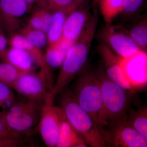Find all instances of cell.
I'll list each match as a JSON object with an SVG mask.
<instances>
[{"mask_svg": "<svg viewBox=\"0 0 147 147\" xmlns=\"http://www.w3.org/2000/svg\"><path fill=\"white\" fill-rule=\"evenodd\" d=\"M146 51L141 50L128 58H121V65L127 80L140 90L147 82Z\"/></svg>", "mask_w": 147, "mask_h": 147, "instance_id": "obj_11", "label": "cell"}, {"mask_svg": "<svg viewBox=\"0 0 147 147\" xmlns=\"http://www.w3.org/2000/svg\"><path fill=\"white\" fill-rule=\"evenodd\" d=\"M75 42L67 40L62 37L58 42L48 45L44 54L47 65L53 68L61 67L67 53Z\"/></svg>", "mask_w": 147, "mask_h": 147, "instance_id": "obj_16", "label": "cell"}, {"mask_svg": "<svg viewBox=\"0 0 147 147\" xmlns=\"http://www.w3.org/2000/svg\"><path fill=\"white\" fill-rule=\"evenodd\" d=\"M61 99V107L66 118L81 135L88 146H107L108 132L96 123L77 103L72 92H65Z\"/></svg>", "mask_w": 147, "mask_h": 147, "instance_id": "obj_2", "label": "cell"}, {"mask_svg": "<svg viewBox=\"0 0 147 147\" xmlns=\"http://www.w3.org/2000/svg\"><path fill=\"white\" fill-rule=\"evenodd\" d=\"M22 139H0V147H17L23 146Z\"/></svg>", "mask_w": 147, "mask_h": 147, "instance_id": "obj_29", "label": "cell"}, {"mask_svg": "<svg viewBox=\"0 0 147 147\" xmlns=\"http://www.w3.org/2000/svg\"><path fill=\"white\" fill-rule=\"evenodd\" d=\"M100 37L105 44L122 58L129 57L142 50L131 39L128 31L119 27L106 25L100 32Z\"/></svg>", "mask_w": 147, "mask_h": 147, "instance_id": "obj_9", "label": "cell"}, {"mask_svg": "<svg viewBox=\"0 0 147 147\" xmlns=\"http://www.w3.org/2000/svg\"><path fill=\"white\" fill-rule=\"evenodd\" d=\"M88 11L76 9L69 14L64 26L63 37L75 42L82 34L90 19Z\"/></svg>", "mask_w": 147, "mask_h": 147, "instance_id": "obj_14", "label": "cell"}, {"mask_svg": "<svg viewBox=\"0 0 147 147\" xmlns=\"http://www.w3.org/2000/svg\"><path fill=\"white\" fill-rule=\"evenodd\" d=\"M107 146L113 147H147V139L127 121L124 116L112 122Z\"/></svg>", "mask_w": 147, "mask_h": 147, "instance_id": "obj_7", "label": "cell"}, {"mask_svg": "<svg viewBox=\"0 0 147 147\" xmlns=\"http://www.w3.org/2000/svg\"><path fill=\"white\" fill-rule=\"evenodd\" d=\"M11 88L0 82V108L4 111L10 108L16 101V97Z\"/></svg>", "mask_w": 147, "mask_h": 147, "instance_id": "obj_25", "label": "cell"}, {"mask_svg": "<svg viewBox=\"0 0 147 147\" xmlns=\"http://www.w3.org/2000/svg\"><path fill=\"white\" fill-rule=\"evenodd\" d=\"M97 50L103 63V68L108 77L125 90L135 93L139 89L127 79L121 65V57L104 43L98 46Z\"/></svg>", "mask_w": 147, "mask_h": 147, "instance_id": "obj_10", "label": "cell"}, {"mask_svg": "<svg viewBox=\"0 0 147 147\" xmlns=\"http://www.w3.org/2000/svg\"><path fill=\"white\" fill-rule=\"evenodd\" d=\"M37 10L42 21V30L47 34L53 21V12L42 7H39Z\"/></svg>", "mask_w": 147, "mask_h": 147, "instance_id": "obj_28", "label": "cell"}, {"mask_svg": "<svg viewBox=\"0 0 147 147\" xmlns=\"http://www.w3.org/2000/svg\"><path fill=\"white\" fill-rule=\"evenodd\" d=\"M76 1V2L78 3V4L80 5V4L84 2V1H85L86 0H75Z\"/></svg>", "mask_w": 147, "mask_h": 147, "instance_id": "obj_34", "label": "cell"}, {"mask_svg": "<svg viewBox=\"0 0 147 147\" xmlns=\"http://www.w3.org/2000/svg\"><path fill=\"white\" fill-rule=\"evenodd\" d=\"M27 26L32 28L42 30V21L37 10L32 15Z\"/></svg>", "mask_w": 147, "mask_h": 147, "instance_id": "obj_30", "label": "cell"}, {"mask_svg": "<svg viewBox=\"0 0 147 147\" xmlns=\"http://www.w3.org/2000/svg\"><path fill=\"white\" fill-rule=\"evenodd\" d=\"M72 93L77 103L97 124L103 128V103L100 85L93 70L86 64L77 74Z\"/></svg>", "mask_w": 147, "mask_h": 147, "instance_id": "obj_3", "label": "cell"}, {"mask_svg": "<svg viewBox=\"0 0 147 147\" xmlns=\"http://www.w3.org/2000/svg\"><path fill=\"white\" fill-rule=\"evenodd\" d=\"M12 88L28 100L37 103L43 102L52 90L44 76L33 71L21 73Z\"/></svg>", "mask_w": 147, "mask_h": 147, "instance_id": "obj_8", "label": "cell"}, {"mask_svg": "<svg viewBox=\"0 0 147 147\" xmlns=\"http://www.w3.org/2000/svg\"><path fill=\"white\" fill-rule=\"evenodd\" d=\"M75 9H61L52 11L53 21L47 33L48 45L54 44L63 37L66 19L71 12Z\"/></svg>", "mask_w": 147, "mask_h": 147, "instance_id": "obj_18", "label": "cell"}, {"mask_svg": "<svg viewBox=\"0 0 147 147\" xmlns=\"http://www.w3.org/2000/svg\"><path fill=\"white\" fill-rule=\"evenodd\" d=\"M94 11L82 34L66 55L57 82L49 93L53 98L65 89L86 63L98 22L97 12Z\"/></svg>", "mask_w": 147, "mask_h": 147, "instance_id": "obj_1", "label": "cell"}, {"mask_svg": "<svg viewBox=\"0 0 147 147\" xmlns=\"http://www.w3.org/2000/svg\"><path fill=\"white\" fill-rule=\"evenodd\" d=\"M93 71L100 85L104 120L107 125L121 118L127 112L130 96L133 93L127 91L110 79L101 66Z\"/></svg>", "mask_w": 147, "mask_h": 147, "instance_id": "obj_4", "label": "cell"}, {"mask_svg": "<svg viewBox=\"0 0 147 147\" xmlns=\"http://www.w3.org/2000/svg\"><path fill=\"white\" fill-rule=\"evenodd\" d=\"M8 43V40L0 29V54L6 50L7 45Z\"/></svg>", "mask_w": 147, "mask_h": 147, "instance_id": "obj_31", "label": "cell"}, {"mask_svg": "<svg viewBox=\"0 0 147 147\" xmlns=\"http://www.w3.org/2000/svg\"><path fill=\"white\" fill-rule=\"evenodd\" d=\"M79 5L75 0H43L42 7L54 11L61 9H76Z\"/></svg>", "mask_w": 147, "mask_h": 147, "instance_id": "obj_24", "label": "cell"}, {"mask_svg": "<svg viewBox=\"0 0 147 147\" xmlns=\"http://www.w3.org/2000/svg\"><path fill=\"white\" fill-rule=\"evenodd\" d=\"M147 19L145 18L136 24L128 32L131 39L141 49L146 51L147 47Z\"/></svg>", "mask_w": 147, "mask_h": 147, "instance_id": "obj_21", "label": "cell"}, {"mask_svg": "<svg viewBox=\"0 0 147 147\" xmlns=\"http://www.w3.org/2000/svg\"><path fill=\"white\" fill-rule=\"evenodd\" d=\"M144 0H123V11L125 15L132 16L139 11Z\"/></svg>", "mask_w": 147, "mask_h": 147, "instance_id": "obj_27", "label": "cell"}, {"mask_svg": "<svg viewBox=\"0 0 147 147\" xmlns=\"http://www.w3.org/2000/svg\"><path fill=\"white\" fill-rule=\"evenodd\" d=\"M54 99L49 93L40 108V133L49 147H56L61 123L66 118L62 108L54 104Z\"/></svg>", "mask_w": 147, "mask_h": 147, "instance_id": "obj_5", "label": "cell"}, {"mask_svg": "<svg viewBox=\"0 0 147 147\" xmlns=\"http://www.w3.org/2000/svg\"><path fill=\"white\" fill-rule=\"evenodd\" d=\"M3 112L0 113V139H22L21 133L13 131L7 124L4 118Z\"/></svg>", "mask_w": 147, "mask_h": 147, "instance_id": "obj_26", "label": "cell"}, {"mask_svg": "<svg viewBox=\"0 0 147 147\" xmlns=\"http://www.w3.org/2000/svg\"><path fill=\"white\" fill-rule=\"evenodd\" d=\"M10 64L4 62L0 63V82L12 88L21 74Z\"/></svg>", "mask_w": 147, "mask_h": 147, "instance_id": "obj_23", "label": "cell"}, {"mask_svg": "<svg viewBox=\"0 0 147 147\" xmlns=\"http://www.w3.org/2000/svg\"><path fill=\"white\" fill-rule=\"evenodd\" d=\"M5 62L10 64L21 73L32 71L34 59L28 51L16 47H10L0 54Z\"/></svg>", "mask_w": 147, "mask_h": 147, "instance_id": "obj_15", "label": "cell"}, {"mask_svg": "<svg viewBox=\"0 0 147 147\" xmlns=\"http://www.w3.org/2000/svg\"><path fill=\"white\" fill-rule=\"evenodd\" d=\"M127 121L147 139V108L141 107L138 110L129 109L124 115Z\"/></svg>", "mask_w": 147, "mask_h": 147, "instance_id": "obj_19", "label": "cell"}, {"mask_svg": "<svg viewBox=\"0 0 147 147\" xmlns=\"http://www.w3.org/2000/svg\"><path fill=\"white\" fill-rule=\"evenodd\" d=\"M38 104L29 100L15 101L3 112L4 118L9 127L21 134L34 126L39 117Z\"/></svg>", "mask_w": 147, "mask_h": 147, "instance_id": "obj_6", "label": "cell"}, {"mask_svg": "<svg viewBox=\"0 0 147 147\" xmlns=\"http://www.w3.org/2000/svg\"><path fill=\"white\" fill-rule=\"evenodd\" d=\"M88 146L83 137L65 118L61 123L56 147Z\"/></svg>", "mask_w": 147, "mask_h": 147, "instance_id": "obj_17", "label": "cell"}, {"mask_svg": "<svg viewBox=\"0 0 147 147\" xmlns=\"http://www.w3.org/2000/svg\"><path fill=\"white\" fill-rule=\"evenodd\" d=\"M100 0H93L92 1V5L94 7H95L97 4L99 2Z\"/></svg>", "mask_w": 147, "mask_h": 147, "instance_id": "obj_33", "label": "cell"}, {"mask_svg": "<svg viewBox=\"0 0 147 147\" xmlns=\"http://www.w3.org/2000/svg\"><path fill=\"white\" fill-rule=\"evenodd\" d=\"M8 43L10 47L20 48L28 52L40 68V73L45 77L50 86L53 87L50 67L45 61L44 55L41 49L33 45L21 34H12L9 40Z\"/></svg>", "mask_w": 147, "mask_h": 147, "instance_id": "obj_13", "label": "cell"}, {"mask_svg": "<svg viewBox=\"0 0 147 147\" xmlns=\"http://www.w3.org/2000/svg\"><path fill=\"white\" fill-rule=\"evenodd\" d=\"M28 11L26 0H0V25L8 33H13Z\"/></svg>", "mask_w": 147, "mask_h": 147, "instance_id": "obj_12", "label": "cell"}, {"mask_svg": "<svg viewBox=\"0 0 147 147\" xmlns=\"http://www.w3.org/2000/svg\"><path fill=\"white\" fill-rule=\"evenodd\" d=\"M21 34L32 44L39 49H42L48 44L47 34L42 30L32 28L27 26L21 30Z\"/></svg>", "mask_w": 147, "mask_h": 147, "instance_id": "obj_22", "label": "cell"}, {"mask_svg": "<svg viewBox=\"0 0 147 147\" xmlns=\"http://www.w3.org/2000/svg\"><path fill=\"white\" fill-rule=\"evenodd\" d=\"M100 11L106 25L123 11V0H100ZM98 2V3H99Z\"/></svg>", "mask_w": 147, "mask_h": 147, "instance_id": "obj_20", "label": "cell"}, {"mask_svg": "<svg viewBox=\"0 0 147 147\" xmlns=\"http://www.w3.org/2000/svg\"><path fill=\"white\" fill-rule=\"evenodd\" d=\"M26 1L28 5L29 11L30 10L34 5L36 3V0H26Z\"/></svg>", "mask_w": 147, "mask_h": 147, "instance_id": "obj_32", "label": "cell"}]
</instances>
